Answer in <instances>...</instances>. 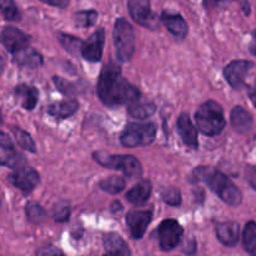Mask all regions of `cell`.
Listing matches in <instances>:
<instances>
[{"label":"cell","instance_id":"cell-1","mask_svg":"<svg viewBox=\"0 0 256 256\" xmlns=\"http://www.w3.org/2000/svg\"><path fill=\"white\" fill-rule=\"evenodd\" d=\"M98 95L108 106H118L135 102L140 98V92L122 76V70L115 62H109L99 76Z\"/></svg>","mask_w":256,"mask_h":256},{"label":"cell","instance_id":"cell-2","mask_svg":"<svg viewBox=\"0 0 256 256\" xmlns=\"http://www.w3.org/2000/svg\"><path fill=\"white\" fill-rule=\"evenodd\" d=\"M195 176L200 182H205L220 199L228 205L238 206L242 204V195L240 190L232 184L230 179H228L222 172L212 168L202 166L195 170Z\"/></svg>","mask_w":256,"mask_h":256},{"label":"cell","instance_id":"cell-3","mask_svg":"<svg viewBox=\"0 0 256 256\" xmlns=\"http://www.w3.org/2000/svg\"><path fill=\"white\" fill-rule=\"evenodd\" d=\"M195 122L200 132L208 136L219 135L226 125L222 108L212 100L200 105L195 112Z\"/></svg>","mask_w":256,"mask_h":256},{"label":"cell","instance_id":"cell-4","mask_svg":"<svg viewBox=\"0 0 256 256\" xmlns=\"http://www.w3.org/2000/svg\"><path fill=\"white\" fill-rule=\"evenodd\" d=\"M112 39L118 59L124 62H130L135 52V35L134 29L126 19L120 18L115 22Z\"/></svg>","mask_w":256,"mask_h":256},{"label":"cell","instance_id":"cell-5","mask_svg":"<svg viewBox=\"0 0 256 256\" xmlns=\"http://www.w3.org/2000/svg\"><path fill=\"white\" fill-rule=\"evenodd\" d=\"M156 136V126L152 122H132L120 136L124 146L136 148L150 145Z\"/></svg>","mask_w":256,"mask_h":256},{"label":"cell","instance_id":"cell-6","mask_svg":"<svg viewBox=\"0 0 256 256\" xmlns=\"http://www.w3.org/2000/svg\"><path fill=\"white\" fill-rule=\"evenodd\" d=\"M94 158L102 166L122 170L128 178H140L142 174V164L132 155H108L105 152H94Z\"/></svg>","mask_w":256,"mask_h":256},{"label":"cell","instance_id":"cell-7","mask_svg":"<svg viewBox=\"0 0 256 256\" xmlns=\"http://www.w3.org/2000/svg\"><path fill=\"white\" fill-rule=\"evenodd\" d=\"M184 230L182 226L174 219H166L160 224L158 229L159 245L164 252H170L180 244Z\"/></svg>","mask_w":256,"mask_h":256},{"label":"cell","instance_id":"cell-8","mask_svg":"<svg viewBox=\"0 0 256 256\" xmlns=\"http://www.w3.org/2000/svg\"><path fill=\"white\" fill-rule=\"evenodd\" d=\"M129 12L142 26L152 30L159 26V18L152 10L149 0H129Z\"/></svg>","mask_w":256,"mask_h":256},{"label":"cell","instance_id":"cell-9","mask_svg":"<svg viewBox=\"0 0 256 256\" xmlns=\"http://www.w3.org/2000/svg\"><path fill=\"white\" fill-rule=\"evenodd\" d=\"M252 68V62H246V60H235L226 65L224 69V76L235 90H240L244 88L245 79Z\"/></svg>","mask_w":256,"mask_h":256},{"label":"cell","instance_id":"cell-10","mask_svg":"<svg viewBox=\"0 0 256 256\" xmlns=\"http://www.w3.org/2000/svg\"><path fill=\"white\" fill-rule=\"evenodd\" d=\"M2 45L6 48L9 52H18L19 50L28 48L30 42V36L25 32H20L19 29L14 26H5L2 32Z\"/></svg>","mask_w":256,"mask_h":256},{"label":"cell","instance_id":"cell-11","mask_svg":"<svg viewBox=\"0 0 256 256\" xmlns=\"http://www.w3.org/2000/svg\"><path fill=\"white\" fill-rule=\"evenodd\" d=\"M105 42L104 29H99L82 44V55L85 60L92 62H96L102 56V48Z\"/></svg>","mask_w":256,"mask_h":256},{"label":"cell","instance_id":"cell-12","mask_svg":"<svg viewBox=\"0 0 256 256\" xmlns=\"http://www.w3.org/2000/svg\"><path fill=\"white\" fill-rule=\"evenodd\" d=\"M9 182L24 192H30L40 182L39 174L32 168H22L9 176Z\"/></svg>","mask_w":256,"mask_h":256},{"label":"cell","instance_id":"cell-13","mask_svg":"<svg viewBox=\"0 0 256 256\" xmlns=\"http://www.w3.org/2000/svg\"><path fill=\"white\" fill-rule=\"evenodd\" d=\"M152 212L150 210L144 212H130L126 215V224L130 229V234L134 239H142L152 222Z\"/></svg>","mask_w":256,"mask_h":256},{"label":"cell","instance_id":"cell-14","mask_svg":"<svg viewBox=\"0 0 256 256\" xmlns=\"http://www.w3.org/2000/svg\"><path fill=\"white\" fill-rule=\"evenodd\" d=\"M178 132L186 146L190 149H198V130L188 114H182L178 119Z\"/></svg>","mask_w":256,"mask_h":256},{"label":"cell","instance_id":"cell-15","mask_svg":"<svg viewBox=\"0 0 256 256\" xmlns=\"http://www.w3.org/2000/svg\"><path fill=\"white\" fill-rule=\"evenodd\" d=\"M0 149H2V155H0V162L2 165L9 168L19 166L22 162H24V158L18 154L12 145V140L5 135L4 132L0 134Z\"/></svg>","mask_w":256,"mask_h":256},{"label":"cell","instance_id":"cell-16","mask_svg":"<svg viewBox=\"0 0 256 256\" xmlns=\"http://www.w3.org/2000/svg\"><path fill=\"white\" fill-rule=\"evenodd\" d=\"M164 26L178 39H184L188 35V24L180 14H170L164 12L160 16Z\"/></svg>","mask_w":256,"mask_h":256},{"label":"cell","instance_id":"cell-17","mask_svg":"<svg viewBox=\"0 0 256 256\" xmlns=\"http://www.w3.org/2000/svg\"><path fill=\"white\" fill-rule=\"evenodd\" d=\"M216 235L220 242H222L226 246H234L239 242V224L235 222H220L216 225Z\"/></svg>","mask_w":256,"mask_h":256},{"label":"cell","instance_id":"cell-18","mask_svg":"<svg viewBox=\"0 0 256 256\" xmlns=\"http://www.w3.org/2000/svg\"><path fill=\"white\" fill-rule=\"evenodd\" d=\"M14 62H16L19 66L28 68V69H36L42 64V56L36 52V50L32 49V48H25V49L19 50L15 52Z\"/></svg>","mask_w":256,"mask_h":256},{"label":"cell","instance_id":"cell-19","mask_svg":"<svg viewBox=\"0 0 256 256\" xmlns=\"http://www.w3.org/2000/svg\"><path fill=\"white\" fill-rule=\"evenodd\" d=\"M104 246L105 250L108 252V255L132 256V252H130L126 242H124V239L120 235L115 234V232H110L105 236Z\"/></svg>","mask_w":256,"mask_h":256},{"label":"cell","instance_id":"cell-20","mask_svg":"<svg viewBox=\"0 0 256 256\" xmlns=\"http://www.w3.org/2000/svg\"><path fill=\"white\" fill-rule=\"evenodd\" d=\"M232 125L235 132L246 134L252 129V118L249 112L242 106H235L232 112Z\"/></svg>","mask_w":256,"mask_h":256},{"label":"cell","instance_id":"cell-21","mask_svg":"<svg viewBox=\"0 0 256 256\" xmlns=\"http://www.w3.org/2000/svg\"><path fill=\"white\" fill-rule=\"evenodd\" d=\"M152 182L149 180H142L139 184L135 185L126 194L128 202L134 205H142L148 202L152 194Z\"/></svg>","mask_w":256,"mask_h":256},{"label":"cell","instance_id":"cell-22","mask_svg":"<svg viewBox=\"0 0 256 256\" xmlns=\"http://www.w3.org/2000/svg\"><path fill=\"white\" fill-rule=\"evenodd\" d=\"M79 108V102L75 99H68L64 102H55V104L50 105L48 112L52 116L56 118V119H66V118L72 116L75 114Z\"/></svg>","mask_w":256,"mask_h":256},{"label":"cell","instance_id":"cell-23","mask_svg":"<svg viewBox=\"0 0 256 256\" xmlns=\"http://www.w3.org/2000/svg\"><path fill=\"white\" fill-rule=\"evenodd\" d=\"M15 94H16L22 106L26 110L34 109L38 102V98H39V92L34 86H29V85L24 84L16 86Z\"/></svg>","mask_w":256,"mask_h":256},{"label":"cell","instance_id":"cell-24","mask_svg":"<svg viewBox=\"0 0 256 256\" xmlns=\"http://www.w3.org/2000/svg\"><path fill=\"white\" fill-rule=\"evenodd\" d=\"M242 244L252 256H256V222H249L242 232Z\"/></svg>","mask_w":256,"mask_h":256},{"label":"cell","instance_id":"cell-25","mask_svg":"<svg viewBox=\"0 0 256 256\" xmlns=\"http://www.w3.org/2000/svg\"><path fill=\"white\" fill-rule=\"evenodd\" d=\"M100 188L109 194H119L125 189V180L122 176H110L100 182Z\"/></svg>","mask_w":256,"mask_h":256},{"label":"cell","instance_id":"cell-26","mask_svg":"<svg viewBox=\"0 0 256 256\" xmlns=\"http://www.w3.org/2000/svg\"><path fill=\"white\" fill-rule=\"evenodd\" d=\"M59 42L70 54H80L84 44L80 39L68 34H59Z\"/></svg>","mask_w":256,"mask_h":256},{"label":"cell","instance_id":"cell-27","mask_svg":"<svg viewBox=\"0 0 256 256\" xmlns=\"http://www.w3.org/2000/svg\"><path fill=\"white\" fill-rule=\"evenodd\" d=\"M0 5H2V15L6 20H9V22H19L22 19V15H20V12L14 0H0Z\"/></svg>","mask_w":256,"mask_h":256},{"label":"cell","instance_id":"cell-28","mask_svg":"<svg viewBox=\"0 0 256 256\" xmlns=\"http://www.w3.org/2000/svg\"><path fill=\"white\" fill-rule=\"evenodd\" d=\"M25 212H26L28 219L34 224H39L42 222L46 218V212H45L44 208L40 206L36 202H29L25 208Z\"/></svg>","mask_w":256,"mask_h":256},{"label":"cell","instance_id":"cell-29","mask_svg":"<svg viewBox=\"0 0 256 256\" xmlns=\"http://www.w3.org/2000/svg\"><path fill=\"white\" fill-rule=\"evenodd\" d=\"M154 104H136L129 108V114L135 119H146L155 112Z\"/></svg>","mask_w":256,"mask_h":256},{"label":"cell","instance_id":"cell-30","mask_svg":"<svg viewBox=\"0 0 256 256\" xmlns=\"http://www.w3.org/2000/svg\"><path fill=\"white\" fill-rule=\"evenodd\" d=\"M12 132H14V136H15V139H16L18 144H19L22 149L28 150V152H36V146H35L34 140L32 139V136H30L26 132L15 128V129L12 130Z\"/></svg>","mask_w":256,"mask_h":256},{"label":"cell","instance_id":"cell-31","mask_svg":"<svg viewBox=\"0 0 256 256\" xmlns=\"http://www.w3.org/2000/svg\"><path fill=\"white\" fill-rule=\"evenodd\" d=\"M98 12L95 10H85V12H78L75 14V22L78 26L89 28L96 22Z\"/></svg>","mask_w":256,"mask_h":256},{"label":"cell","instance_id":"cell-32","mask_svg":"<svg viewBox=\"0 0 256 256\" xmlns=\"http://www.w3.org/2000/svg\"><path fill=\"white\" fill-rule=\"evenodd\" d=\"M162 198L168 205H172V206H179L182 204V192L174 186L165 188L162 192Z\"/></svg>","mask_w":256,"mask_h":256},{"label":"cell","instance_id":"cell-33","mask_svg":"<svg viewBox=\"0 0 256 256\" xmlns=\"http://www.w3.org/2000/svg\"><path fill=\"white\" fill-rule=\"evenodd\" d=\"M54 219L55 222H66L70 216V205L68 202H59L54 208Z\"/></svg>","mask_w":256,"mask_h":256},{"label":"cell","instance_id":"cell-34","mask_svg":"<svg viewBox=\"0 0 256 256\" xmlns=\"http://www.w3.org/2000/svg\"><path fill=\"white\" fill-rule=\"evenodd\" d=\"M36 256H64V254H62V250L58 249L56 246L46 245V246H42L38 250Z\"/></svg>","mask_w":256,"mask_h":256},{"label":"cell","instance_id":"cell-35","mask_svg":"<svg viewBox=\"0 0 256 256\" xmlns=\"http://www.w3.org/2000/svg\"><path fill=\"white\" fill-rule=\"evenodd\" d=\"M54 82H55V85H56L58 89H59L62 92H64V94L70 95V94H72V92H74V90L72 89V88H74V86H72V85L70 84L69 82H66V80L62 79V78L55 76L54 78Z\"/></svg>","mask_w":256,"mask_h":256},{"label":"cell","instance_id":"cell-36","mask_svg":"<svg viewBox=\"0 0 256 256\" xmlns=\"http://www.w3.org/2000/svg\"><path fill=\"white\" fill-rule=\"evenodd\" d=\"M232 2H235V0H204V6L206 9H212V8L226 5Z\"/></svg>","mask_w":256,"mask_h":256},{"label":"cell","instance_id":"cell-37","mask_svg":"<svg viewBox=\"0 0 256 256\" xmlns=\"http://www.w3.org/2000/svg\"><path fill=\"white\" fill-rule=\"evenodd\" d=\"M40 2H45L48 5H52V6H58V8H66L69 5L70 0H40Z\"/></svg>","mask_w":256,"mask_h":256},{"label":"cell","instance_id":"cell-38","mask_svg":"<svg viewBox=\"0 0 256 256\" xmlns=\"http://www.w3.org/2000/svg\"><path fill=\"white\" fill-rule=\"evenodd\" d=\"M246 179L249 184L256 190V169L255 168H249L246 169Z\"/></svg>","mask_w":256,"mask_h":256},{"label":"cell","instance_id":"cell-39","mask_svg":"<svg viewBox=\"0 0 256 256\" xmlns=\"http://www.w3.org/2000/svg\"><path fill=\"white\" fill-rule=\"evenodd\" d=\"M249 96H250V99H252V104H254V105H255V108H256V79H255L254 84H252V89H250Z\"/></svg>","mask_w":256,"mask_h":256},{"label":"cell","instance_id":"cell-40","mask_svg":"<svg viewBox=\"0 0 256 256\" xmlns=\"http://www.w3.org/2000/svg\"><path fill=\"white\" fill-rule=\"evenodd\" d=\"M250 52L256 56V30L254 32V34H252V44H250Z\"/></svg>","mask_w":256,"mask_h":256},{"label":"cell","instance_id":"cell-41","mask_svg":"<svg viewBox=\"0 0 256 256\" xmlns=\"http://www.w3.org/2000/svg\"><path fill=\"white\" fill-rule=\"evenodd\" d=\"M112 212H118V210H122V204H119V202H115L114 205H112Z\"/></svg>","mask_w":256,"mask_h":256},{"label":"cell","instance_id":"cell-42","mask_svg":"<svg viewBox=\"0 0 256 256\" xmlns=\"http://www.w3.org/2000/svg\"><path fill=\"white\" fill-rule=\"evenodd\" d=\"M105 256H112V255H105Z\"/></svg>","mask_w":256,"mask_h":256}]
</instances>
